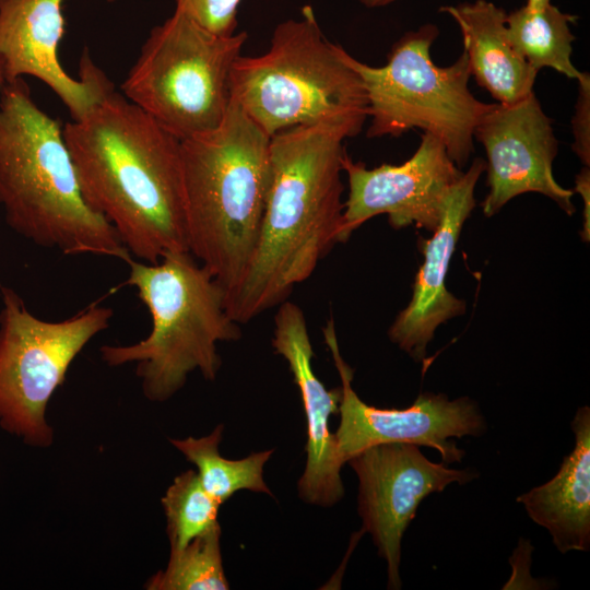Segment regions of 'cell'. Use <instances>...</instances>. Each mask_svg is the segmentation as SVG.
Masks as SVG:
<instances>
[{
  "label": "cell",
  "instance_id": "26",
  "mask_svg": "<svg viewBox=\"0 0 590 590\" xmlns=\"http://www.w3.org/2000/svg\"><path fill=\"white\" fill-rule=\"evenodd\" d=\"M366 8H380L386 7L396 0H358Z\"/></svg>",
  "mask_w": 590,
  "mask_h": 590
},
{
  "label": "cell",
  "instance_id": "3",
  "mask_svg": "<svg viewBox=\"0 0 590 590\" xmlns=\"http://www.w3.org/2000/svg\"><path fill=\"white\" fill-rule=\"evenodd\" d=\"M0 208L8 226L37 246L64 256L132 259L85 203L63 126L36 105L23 78L0 96Z\"/></svg>",
  "mask_w": 590,
  "mask_h": 590
},
{
  "label": "cell",
  "instance_id": "28",
  "mask_svg": "<svg viewBox=\"0 0 590 590\" xmlns=\"http://www.w3.org/2000/svg\"><path fill=\"white\" fill-rule=\"evenodd\" d=\"M7 84H8V81L5 76L4 63H3L2 57L0 56V96Z\"/></svg>",
  "mask_w": 590,
  "mask_h": 590
},
{
  "label": "cell",
  "instance_id": "8",
  "mask_svg": "<svg viewBox=\"0 0 590 590\" xmlns=\"http://www.w3.org/2000/svg\"><path fill=\"white\" fill-rule=\"evenodd\" d=\"M247 37L215 34L175 9L151 30L122 94L180 141L211 131L226 114L232 68Z\"/></svg>",
  "mask_w": 590,
  "mask_h": 590
},
{
  "label": "cell",
  "instance_id": "9",
  "mask_svg": "<svg viewBox=\"0 0 590 590\" xmlns=\"http://www.w3.org/2000/svg\"><path fill=\"white\" fill-rule=\"evenodd\" d=\"M0 426L33 447H49L54 430L47 405L81 351L111 321L96 303L58 321L33 315L10 287L1 286Z\"/></svg>",
  "mask_w": 590,
  "mask_h": 590
},
{
  "label": "cell",
  "instance_id": "18",
  "mask_svg": "<svg viewBox=\"0 0 590 590\" xmlns=\"http://www.w3.org/2000/svg\"><path fill=\"white\" fill-rule=\"evenodd\" d=\"M458 24L471 75L499 104H515L530 93L538 71L510 45L507 13L487 0L440 8Z\"/></svg>",
  "mask_w": 590,
  "mask_h": 590
},
{
  "label": "cell",
  "instance_id": "25",
  "mask_svg": "<svg viewBox=\"0 0 590 590\" xmlns=\"http://www.w3.org/2000/svg\"><path fill=\"white\" fill-rule=\"evenodd\" d=\"M575 190L581 196L583 200V229L582 239L589 241L590 237V172L589 167L585 166L576 176Z\"/></svg>",
  "mask_w": 590,
  "mask_h": 590
},
{
  "label": "cell",
  "instance_id": "24",
  "mask_svg": "<svg viewBox=\"0 0 590 590\" xmlns=\"http://www.w3.org/2000/svg\"><path fill=\"white\" fill-rule=\"evenodd\" d=\"M578 95L571 119L573 150L582 164H590V75L582 72L577 79Z\"/></svg>",
  "mask_w": 590,
  "mask_h": 590
},
{
  "label": "cell",
  "instance_id": "11",
  "mask_svg": "<svg viewBox=\"0 0 590 590\" xmlns=\"http://www.w3.org/2000/svg\"><path fill=\"white\" fill-rule=\"evenodd\" d=\"M358 479L357 511L363 530L387 563L388 588L400 589L401 544L422 500L448 485L469 483L479 474L428 460L418 446L385 442L347 460Z\"/></svg>",
  "mask_w": 590,
  "mask_h": 590
},
{
  "label": "cell",
  "instance_id": "13",
  "mask_svg": "<svg viewBox=\"0 0 590 590\" xmlns=\"http://www.w3.org/2000/svg\"><path fill=\"white\" fill-rule=\"evenodd\" d=\"M474 137L487 157L486 216L526 192L544 194L568 215L574 213V191L562 187L553 175L558 142L534 92L515 104L494 103L477 122Z\"/></svg>",
  "mask_w": 590,
  "mask_h": 590
},
{
  "label": "cell",
  "instance_id": "2",
  "mask_svg": "<svg viewBox=\"0 0 590 590\" xmlns=\"http://www.w3.org/2000/svg\"><path fill=\"white\" fill-rule=\"evenodd\" d=\"M333 122L299 125L270 139L271 184L257 245L226 309L247 323L286 300L341 243L343 142Z\"/></svg>",
  "mask_w": 590,
  "mask_h": 590
},
{
  "label": "cell",
  "instance_id": "17",
  "mask_svg": "<svg viewBox=\"0 0 590 590\" xmlns=\"http://www.w3.org/2000/svg\"><path fill=\"white\" fill-rule=\"evenodd\" d=\"M571 428L575 446L556 475L517 498L531 520L548 531L563 554L590 547L589 406L577 410Z\"/></svg>",
  "mask_w": 590,
  "mask_h": 590
},
{
  "label": "cell",
  "instance_id": "4",
  "mask_svg": "<svg viewBox=\"0 0 590 590\" xmlns=\"http://www.w3.org/2000/svg\"><path fill=\"white\" fill-rule=\"evenodd\" d=\"M270 139L231 101L215 129L180 141L188 250L226 296L257 245L271 184Z\"/></svg>",
  "mask_w": 590,
  "mask_h": 590
},
{
  "label": "cell",
  "instance_id": "14",
  "mask_svg": "<svg viewBox=\"0 0 590 590\" xmlns=\"http://www.w3.org/2000/svg\"><path fill=\"white\" fill-rule=\"evenodd\" d=\"M63 0H0V56L8 83L31 75L45 83L68 108L83 118L110 91L113 83L85 49L79 79L59 60L64 34Z\"/></svg>",
  "mask_w": 590,
  "mask_h": 590
},
{
  "label": "cell",
  "instance_id": "19",
  "mask_svg": "<svg viewBox=\"0 0 590 590\" xmlns=\"http://www.w3.org/2000/svg\"><path fill=\"white\" fill-rule=\"evenodd\" d=\"M576 15L565 13L552 2L541 9L523 5L506 17V36L514 49L538 72L552 68L570 79L581 71L571 62L575 36L570 24Z\"/></svg>",
  "mask_w": 590,
  "mask_h": 590
},
{
  "label": "cell",
  "instance_id": "7",
  "mask_svg": "<svg viewBox=\"0 0 590 590\" xmlns=\"http://www.w3.org/2000/svg\"><path fill=\"white\" fill-rule=\"evenodd\" d=\"M438 36L427 23L403 34L391 47L387 63H364L343 47L342 58L362 79L368 98V138L400 137L420 128L439 139L461 168L474 151V130L492 107L470 92L471 76L464 51L450 66L438 67L430 47Z\"/></svg>",
  "mask_w": 590,
  "mask_h": 590
},
{
  "label": "cell",
  "instance_id": "27",
  "mask_svg": "<svg viewBox=\"0 0 590 590\" xmlns=\"http://www.w3.org/2000/svg\"><path fill=\"white\" fill-rule=\"evenodd\" d=\"M548 3H551V0H526L524 5L529 9L536 10L547 5Z\"/></svg>",
  "mask_w": 590,
  "mask_h": 590
},
{
  "label": "cell",
  "instance_id": "15",
  "mask_svg": "<svg viewBox=\"0 0 590 590\" xmlns=\"http://www.w3.org/2000/svg\"><path fill=\"white\" fill-rule=\"evenodd\" d=\"M272 346L288 364L298 387L307 422L306 465L298 481L299 497L321 507L342 499L340 459L330 417L339 413L341 388L328 390L312 368L314 350L300 307L287 299L274 316Z\"/></svg>",
  "mask_w": 590,
  "mask_h": 590
},
{
  "label": "cell",
  "instance_id": "10",
  "mask_svg": "<svg viewBox=\"0 0 590 590\" xmlns=\"http://www.w3.org/2000/svg\"><path fill=\"white\" fill-rule=\"evenodd\" d=\"M323 337L341 378L340 424L334 436L343 464L370 446L409 442L437 450L448 465L464 457L450 438L480 437L486 432L479 405L468 397L450 400L444 393L425 392L405 409L368 405L352 388L353 371L341 356L332 319Z\"/></svg>",
  "mask_w": 590,
  "mask_h": 590
},
{
  "label": "cell",
  "instance_id": "12",
  "mask_svg": "<svg viewBox=\"0 0 590 590\" xmlns=\"http://www.w3.org/2000/svg\"><path fill=\"white\" fill-rule=\"evenodd\" d=\"M349 194L344 201L341 243L369 219L387 214L393 228L415 225L434 232L445 204L463 172L448 155L442 142L424 132L414 154L400 165L367 168L346 152L342 158Z\"/></svg>",
  "mask_w": 590,
  "mask_h": 590
},
{
  "label": "cell",
  "instance_id": "21",
  "mask_svg": "<svg viewBox=\"0 0 590 590\" xmlns=\"http://www.w3.org/2000/svg\"><path fill=\"white\" fill-rule=\"evenodd\" d=\"M221 528L201 534L184 548L170 552L167 566L152 576L150 590H227L221 554Z\"/></svg>",
  "mask_w": 590,
  "mask_h": 590
},
{
  "label": "cell",
  "instance_id": "20",
  "mask_svg": "<svg viewBox=\"0 0 590 590\" xmlns=\"http://www.w3.org/2000/svg\"><path fill=\"white\" fill-rule=\"evenodd\" d=\"M223 430L224 426L220 424L208 436L170 438L169 441L197 467V474L203 488L220 505L244 489L271 494L263 480V468L273 449L252 452L238 460L226 459L219 451Z\"/></svg>",
  "mask_w": 590,
  "mask_h": 590
},
{
  "label": "cell",
  "instance_id": "22",
  "mask_svg": "<svg viewBox=\"0 0 590 590\" xmlns=\"http://www.w3.org/2000/svg\"><path fill=\"white\" fill-rule=\"evenodd\" d=\"M170 552L219 527L220 504L203 488L197 471L177 475L162 497Z\"/></svg>",
  "mask_w": 590,
  "mask_h": 590
},
{
  "label": "cell",
  "instance_id": "23",
  "mask_svg": "<svg viewBox=\"0 0 590 590\" xmlns=\"http://www.w3.org/2000/svg\"><path fill=\"white\" fill-rule=\"evenodd\" d=\"M240 2L241 0H175V9L215 34L231 36L236 33Z\"/></svg>",
  "mask_w": 590,
  "mask_h": 590
},
{
  "label": "cell",
  "instance_id": "16",
  "mask_svg": "<svg viewBox=\"0 0 590 590\" xmlns=\"http://www.w3.org/2000/svg\"><path fill=\"white\" fill-rule=\"evenodd\" d=\"M486 163L475 158L452 187L438 227L421 244L424 262L409 305L389 328L391 342L415 361L424 359L435 330L465 311V303L446 287V276L464 222L475 206L474 190Z\"/></svg>",
  "mask_w": 590,
  "mask_h": 590
},
{
  "label": "cell",
  "instance_id": "1",
  "mask_svg": "<svg viewBox=\"0 0 590 590\" xmlns=\"http://www.w3.org/2000/svg\"><path fill=\"white\" fill-rule=\"evenodd\" d=\"M82 197L137 260L189 251L180 140L110 91L63 125Z\"/></svg>",
  "mask_w": 590,
  "mask_h": 590
},
{
  "label": "cell",
  "instance_id": "5",
  "mask_svg": "<svg viewBox=\"0 0 590 590\" xmlns=\"http://www.w3.org/2000/svg\"><path fill=\"white\" fill-rule=\"evenodd\" d=\"M127 285L151 316V330L129 345H103L102 361L110 366L135 364L144 397L165 402L199 370L214 380L222 365L220 342L241 337L239 323L226 309V293L190 253L173 251L158 262L131 259Z\"/></svg>",
  "mask_w": 590,
  "mask_h": 590
},
{
  "label": "cell",
  "instance_id": "29",
  "mask_svg": "<svg viewBox=\"0 0 590 590\" xmlns=\"http://www.w3.org/2000/svg\"><path fill=\"white\" fill-rule=\"evenodd\" d=\"M107 1H108V2H113V1H115V0H107Z\"/></svg>",
  "mask_w": 590,
  "mask_h": 590
},
{
  "label": "cell",
  "instance_id": "6",
  "mask_svg": "<svg viewBox=\"0 0 590 590\" xmlns=\"http://www.w3.org/2000/svg\"><path fill=\"white\" fill-rule=\"evenodd\" d=\"M341 48L324 36L312 7L304 5L299 19L276 25L264 54L236 59L231 101L270 138L320 122L344 126L356 137L368 118V98Z\"/></svg>",
  "mask_w": 590,
  "mask_h": 590
}]
</instances>
